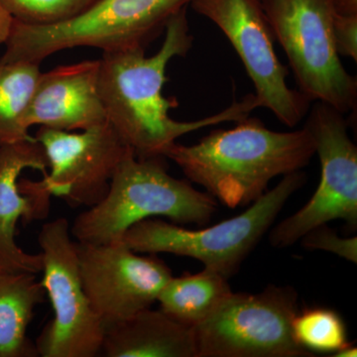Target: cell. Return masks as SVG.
<instances>
[{"label":"cell","instance_id":"1","mask_svg":"<svg viewBox=\"0 0 357 357\" xmlns=\"http://www.w3.org/2000/svg\"><path fill=\"white\" fill-rule=\"evenodd\" d=\"M192 46L185 7L167 22L165 39L155 55L148 57L143 47L103 52L100 93L107 121L138 158L164 157L181 136L222 122L243 121L260 107L257 98L251 93L199 121L173 119L169 112L178 102L163 95L168 81L167 66L175 57H185Z\"/></svg>","mask_w":357,"mask_h":357},{"label":"cell","instance_id":"2","mask_svg":"<svg viewBox=\"0 0 357 357\" xmlns=\"http://www.w3.org/2000/svg\"><path fill=\"white\" fill-rule=\"evenodd\" d=\"M236 123L211 131L191 146L174 143L164 154L190 182L231 208L252 204L268 191L272 178L302 170L316 154L305 126L277 132L250 116Z\"/></svg>","mask_w":357,"mask_h":357},{"label":"cell","instance_id":"3","mask_svg":"<svg viewBox=\"0 0 357 357\" xmlns=\"http://www.w3.org/2000/svg\"><path fill=\"white\" fill-rule=\"evenodd\" d=\"M165 157L126 155L105 198L75 220L70 234L79 243H121L136 223L166 218L181 225H206L218 211L217 199L167 172Z\"/></svg>","mask_w":357,"mask_h":357},{"label":"cell","instance_id":"4","mask_svg":"<svg viewBox=\"0 0 357 357\" xmlns=\"http://www.w3.org/2000/svg\"><path fill=\"white\" fill-rule=\"evenodd\" d=\"M192 0H98L72 20L53 25L14 22L0 60L40 63L57 52L93 47L103 52L143 47Z\"/></svg>","mask_w":357,"mask_h":357},{"label":"cell","instance_id":"5","mask_svg":"<svg viewBox=\"0 0 357 357\" xmlns=\"http://www.w3.org/2000/svg\"><path fill=\"white\" fill-rule=\"evenodd\" d=\"M307 182L297 171L283 176L274 189L265 192L241 215L203 229H188L157 218L134 225L123 241L137 253L185 256L225 278L236 275L246 257L261 241L291 197Z\"/></svg>","mask_w":357,"mask_h":357},{"label":"cell","instance_id":"6","mask_svg":"<svg viewBox=\"0 0 357 357\" xmlns=\"http://www.w3.org/2000/svg\"><path fill=\"white\" fill-rule=\"evenodd\" d=\"M274 38L284 49L298 88L311 102L342 114L356 109V77L342 65L333 42V0H261Z\"/></svg>","mask_w":357,"mask_h":357},{"label":"cell","instance_id":"7","mask_svg":"<svg viewBox=\"0 0 357 357\" xmlns=\"http://www.w3.org/2000/svg\"><path fill=\"white\" fill-rule=\"evenodd\" d=\"M299 295L291 286L234 293L192 328L197 357H312L294 338Z\"/></svg>","mask_w":357,"mask_h":357},{"label":"cell","instance_id":"8","mask_svg":"<svg viewBox=\"0 0 357 357\" xmlns=\"http://www.w3.org/2000/svg\"><path fill=\"white\" fill-rule=\"evenodd\" d=\"M41 284L50 299L54 319L44 328L36 349L43 357L100 356L105 328L84 292L77 243L65 218L45 223L38 236Z\"/></svg>","mask_w":357,"mask_h":357},{"label":"cell","instance_id":"9","mask_svg":"<svg viewBox=\"0 0 357 357\" xmlns=\"http://www.w3.org/2000/svg\"><path fill=\"white\" fill-rule=\"evenodd\" d=\"M307 115L305 128L314 141L321 180L310 201L270 232V244L276 248H289L310 230L333 220H344L351 230L357 227V148L344 114L316 102Z\"/></svg>","mask_w":357,"mask_h":357},{"label":"cell","instance_id":"10","mask_svg":"<svg viewBox=\"0 0 357 357\" xmlns=\"http://www.w3.org/2000/svg\"><path fill=\"white\" fill-rule=\"evenodd\" d=\"M192 9L213 21L229 40L255 84L260 107L295 128L311 109L299 89L289 88V70L274 49V35L261 0H192Z\"/></svg>","mask_w":357,"mask_h":357},{"label":"cell","instance_id":"11","mask_svg":"<svg viewBox=\"0 0 357 357\" xmlns=\"http://www.w3.org/2000/svg\"><path fill=\"white\" fill-rule=\"evenodd\" d=\"M77 243L84 292L105 332L151 307L173 277L156 255H139L123 241Z\"/></svg>","mask_w":357,"mask_h":357},{"label":"cell","instance_id":"12","mask_svg":"<svg viewBox=\"0 0 357 357\" xmlns=\"http://www.w3.org/2000/svg\"><path fill=\"white\" fill-rule=\"evenodd\" d=\"M34 137L48 162L49 172L40 187L73 206L100 203L131 150L107 121L79 133L41 128Z\"/></svg>","mask_w":357,"mask_h":357},{"label":"cell","instance_id":"13","mask_svg":"<svg viewBox=\"0 0 357 357\" xmlns=\"http://www.w3.org/2000/svg\"><path fill=\"white\" fill-rule=\"evenodd\" d=\"M26 169L46 176L48 162L36 139L20 141L0 146V270L39 274L41 255L26 253L15 243V229L20 218L43 217L49 206V196L38 182L22 180Z\"/></svg>","mask_w":357,"mask_h":357},{"label":"cell","instance_id":"14","mask_svg":"<svg viewBox=\"0 0 357 357\" xmlns=\"http://www.w3.org/2000/svg\"><path fill=\"white\" fill-rule=\"evenodd\" d=\"M107 121L100 93V60L40 74L26 115L28 128L84 130Z\"/></svg>","mask_w":357,"mask_h":357},{"label":"cell","instance_id":"15","mask_svg":"<svg viewBox=\"0 0 357 357\" xmlns=\"http://www.w3.org/2000/svg\"><path fill=\"white\" fill-rule=\"evenodd\" d=\"M107 357H197L194 331L158 310H143L105 332Z\"/></svg>","mask_w":357,"mask_h":357},{"label":"cell","instance_id":"16","mask_svg":"<svg viewBox=\"0 0 357 357\" xmlns=\"http://www.w3.org/2000/svg\"><path fill=\"white\" fill-rule=\"evenodd\" d=\"M36 275L0 270V357L38 356L27 337L35 309L46 295Z\"/></svg>","mask_w":357,"mask_h":357},{"label":"cell","instance_id":"17","mask_svg":"<svg viewBox=\"0 0 357 357\" xmlns=\"http://www.w3.org/2000/svg\"><path fill=\"white\" fill-rule=\"evenodd\" d=\"M229 279L204 268L197 274L172 277L160 293V310L190 328L210 318L231 295Z\"/></svg>","mask_w":357,"mask_h":357},{"label":"cell","instance_id":"18","mask_svg":"<svg viewBox=\"0 0 357 357\" xmlns=\"http://www.w3.org/2000/svg\"><path fill=\"white\" fill-rule=\"evenodd\" d=\"M38 63L0 60V146L33 140L26 123L40 74Z\"/></svg>","mask_w":357,"mask_h":357},{"label":"cell","instance_id":"19","mask_svg":"<svg viewBox=\"0 0 357 357\" xmlns=\"http://www.w3.org/2000/svg\"><path fill=\"white\" fill-rule=\"evenodd\" d=\"M292 331L297 344L312 354H333L349 344L344 319L328 307L299 310L293 319Z\"/></svg>","mask_w":357,"mask_h":357},{"label":"cell","instance_id":"20","mask_svg":"<svg viewBox=\"0 0 357 357\" xmlns=\"http://www.w3.org/2000/svg\"><path fill=\"white\" fill-rule=\"evenodd\" d=\"M14 20L30 25H53L76 17L98 0H0Z\"/></svg>","mask_w":357,"mask_h":357},{"label":"cell","instance_id":"21","mask_svg":"<svg viewBox=\"0 0 357 357\" xmlns=\"http://www.w3.org/2000/svg\"><path fill=\"white\" fill-rule=\"evenodd\" d=\"M300 241H302L303 248L307 250L326 251L354 264L357 263L356 236H340L335 230L328 227V223L310 230Z\"/></svg>","mask_w":357,"mask_h":357},{"label":"cell","instance_id":"22","mask_svg":"<svg viewBox=\"0 0 357 357\" xmlns=\"http://www.w3.org/2000/svg\"><path fill=\"white\" fill-rule=\"evenodd\" d=\"M333 42L338 55L357 61V15L335 13L333 26Z\"/></svg>","mask_w":357,"mask_h":357},{"label":"cell","instance_id":"23","mask_svg":"<svg viewBox=\"0 0 357 357\" xmlns=\"http://www.w3.org/2000/svg\"><path fill=\"white\" fill-rule=\"evenodd\" d=\"M15 20L0 1V45L6 44L13 32Z\"/></svg>","mask_w":357,"mask_h":357},{"label":"cell","instance_id":"24","mask_svg":"<svg viewBox=\"0 0 357 357\" xmlns=\"http://www.w3.org/2000/svg\"><path fill=\"white\" fill-rule=\"evenodd\" d=\"M337 13L357 15V0H333Z\"/></svg>","mask_w":357,"mask_h":357},{"label":"cell","instance_id":"25","mask_svg":"<svg viewBox=\"0 0 357 357\" xmlns=\"http://www.w3.org/2000/svg\"><path fill=\"white\" fill-rule=\"evenodd\" d=\"M356 347H354V344H351V342L345 344L344 347H342V349H338L337 351L333 352V354H331V356L333 357H356Z\"/></svg>","mask_w":357,"mask_h":357}]
</instances>
